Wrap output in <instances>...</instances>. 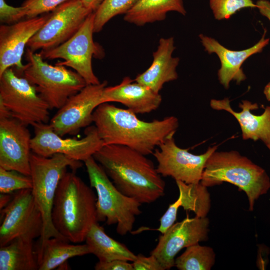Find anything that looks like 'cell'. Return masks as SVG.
<instances>
[{"label":"cell","mask_w":270,"mask_h":270,"mask_svg":"<svg viewBox=\"0 0 270 270\" xmlns=\"http://www.w3.org/2000/svg\"><path fill=\"white\" fill-rule=\"evenodd\" d=\"M136 114L109 102L98 106L93 113V122L104 144L122 146L148 156L174 136L178 128L174 116L146 122Z\"/></svg>","instance_id":"cell-1"},{"label":"cell","mask_w":270,"mask_h":270,"mask_svg":"<svg viewBox=\"0 0 270 270\" xmlns=\"http://www.w3.org/2000/svg\"><path fill=\"white\" fill-rule=\"evenodd\" d=\"M144 155L120 145H104L94 155L116 187L142 204L164 194L165 182L153 162Z\"/></svg>","instance_id":"cell-2"},{"label":"cell","mask_w":270,"mask_h":270,"mask_svg":"<svg viewBox=\"0 0 270 270\" xmlns=\"http://www.w3.org/2000/svg\"><path fill=\"white\" fill-rule=\"evenodd\" d=\"M97 198L74 172L66 171L58 183L52 212L56 231L70 242L80 244L92 226L98 222Z\"/></svg>","instance_id":"cell-3"},{"label":"cell","mask_w":270,"mask_h":270,"mask_svg":"<svg viewBox=\"0 0 270 270\" xmlns=\"http://www.w3.org/2000/svg\"><path fill=\"white\" fill-rule=\"evenodd\" d=\"M228 182L244 191L248 198L249 210L255 202L270 188L266 170L238 151L214 152L205 164L200 182L206 187Z\"/></svg>","instance_id":"cell-4"},{"label":"cell","mask_w":270,"mask_h":270,"mask_svg":"<svg viewBox=\"0 0 270 270\" xmlns=\"http://www.w3.org/2000/svg\"><path fill=\"white\" fill-rule=\"evenodd\" d=\"M84 162L90 184L96 192L98 221L116 224L117 233L125 236L132 230L136 216L142 212V204L120 192L93 156Z\"/></svg>","instance_id":"cell-5"},{"label":"cell","mask_w":270,"mask_h":270,"mask_svg":"<svg viewBox=\"0 0 270 270\" xmlns=\"http://www.w3.org/2000/svg\"><path fill=\"white\" fill-rule=\"evenodd\" d=\"M30 164L32 194L44 221L43 232L37 244H42L52 237L67 240L56 231L52 224L53 202L58 183L67 168H70L72 171L75 172L82 166V164L80 161L72 160L62 154L44 157L32 152Z\"/></svg>","instance_id":"cell-6"},{"label":"cell","mask_w":270,"mask_h":270,"mask_svg":"<svg viewBox=\"0 0 270 270\" xmlns=\"http://www.w3.org/2000/svg\"><path fill=\"white\" fill-rule=\"evenodd\" d=\"M25 56L28 63L22 72L23 77L34 86L50 110L60 108L86 85L76 71L64 66L48 64L40 52L27 48Z\"/></svg>","instance_id":"cell-7"},{"label":"cell","mask_w":270,"mask_h":270,"mask_svg":"<svg viewBox=\"0 0 270 270\" xmlns=\"http://www.w3.org/2000/svg\"><path fill=\"white\" fill-rule=\"evenodd\" d=\"M94 14L90 13L78 30L70 39L60 45L40 52L44 59L62 58L56 64L70 67L78 73L86 84L100 83L92 68V58L104 54V50L93 40Z\"/></svg>","instance_id":"cell-8"},{"label":"cell","mask_w":270,"mask_h":270,"mask_svg":"<svg viewBox=\"0 0 270 270\" xmlns=\"http://www.w3.org/2000/svg\"><path fill=\"white\" fill-rule=\"evenodd\" d=\"M0 102L12 118L28 126L49 120L47 103L34 86L24 77L18 76L9 68L0 76Z\"/></svg>","instance_id":"cell-9"},{"label":"cell","mask_w":270,"mask_h":270,"mask_svg":"<svg viewBox=\"0 0 270 270\" xmlns=\"http://www.w3.org/2000/svg\"><path fill=\"white\" fill-rule=\"evenodd\" d=\"M1 213L3 220L0 226V246L18 238L34 240L41 236L44 221L32 189L16 192Z\"/></svg>","instance_id":"cell-10"},{"label":"cell","mask_w":270,"mask_h":270,"mask_svg":"<svg viewBox=\"0 0 270 270\" xmlns=\"http://www.w3.org/2000/svg\"><path fill=\"white\" fill-rule=\"evenodd\" d=\"M32 126L34 135L31 140L32 152L44 157L60 154L84 162L104 146L94 126H88L85 130L84 137L80 139L63 138L46 123H36Z\"/></svg>","instance_id":"cell-11"},{"label":"cell","mask_w":270,"mask_h":270,"mask_svg":"<svg viewBox=\"0 0 270 270\" xmlns=\"http://www.w3.org/2000/svg\"><path fill=\"white\" fill-rule=\"evenodd\" d=\"M92 12L80 0H70L62 4L48 14L42 27L28 41V48L35 52L60 45L78 30Z\"/></svg>","instance_id":"cell-12"},{"label":"cell","mask_w":270,"mask_h":270,"mask_svg":"<svg viewBox=\"0 0 270 270\" xmlns=\"http://www.w3.org/2000/svg\"><path fill=\"white\" fill-rule=\"evenodd\" d=\"M106 80L96 84H86L70 96L50 122L53 130L60 136L76 135L93 122V113L102 104V95Z\"/></svg>","instance_id":"cell-13"},{"label":"cell","mask_w":270,"mask_h":270,"mask_svg":"<svg viewBox=\"0 0 270 270\" xmlns=\"http://www.w3.org/2000/svg\"><path fill=\"white\" fill-rule=\"evenodd\" d=\"M217 148L218 146H210L204 154H194L178 146L172 136L156 148L152 154L158 162L156 170L162 176L197 184L201 181L206 160Z\"/></svg>","instance_id":"cell-14"},{"label":"cell","mask_w":270,"mask_h":270,"mask_svg":"<svg viewBox=\"0 0 270 270\" xmlns=\"http://www.w3.org/2000/svg\"><path fill=\"white\" fill-rule=\"evenodd\" d=\"M209 225L207 216H188L162 234L150 254L157 258L164 270H170L175 266V257L181 250L208 240Z\"/></svg>","instance_id":"cell-15"},{"label":"cell","mask_w":270,"mask_h":270,"mask_svg":"<svg viewBox=\"0 0 270 270\" xmlns=\"http://www.w3.org/2000/svg\"><path fill=\"white\" fill-rule=\"evenodd\" d=\"M26 126L12 117L0 118V167L30 176L32 138Z\"/></svg>","instance_id":"cell-16"},{"label":"cell","mask_w":270,"mask_h":270,"mask_svg":"<svg viewBox=\"0 0 270 270\" xmlns=\"http://www.w3.org/2000/svg\"><path fill=\"white\" fill-rule=\"evenodd\" d=\"M48 15L26 18L12 24L0 26V76L14 66L22 73V62L25 47L30 40L42 27Z\"/></svg>","instance_id":"cell-17"},{"label":"cell","mask_w":270,"mask_h":270,"mask_svg":"<svg viewBox=\"0 0 270 270\" xmlns=\"http://www.w3.org/2000/svg\"><path fill=\"white\" fill-rule=\"evenodd\" d=\"M265 30L261 38L255 44L248 48L233 50L226 48L216 39L200 34V42L208 54H216L220 62V68L218 72L220 83L226 89H228L231 81L240 84L246 77L242 66L252 56L261 52L270 42V38H266Z\"/></svg>","instance_id":"cell-18"},{"label":"cell","mask_w":270,"mask_h":270,"mask_svg":"<svg viewBox=\"0 0 270 270\" xmlns=\"http://www.w3.org/2000/svg\"><path fill=\"white\" fill-rule=\"evenodd\" d=\"M102 102H118L136 114H142L157 110L162 97L159 92L126 76L119 84L104 88Z\"/></svg>","instance_id":"cell-19"},{"label":"cell","mask_w":270,"mask_h":270,"mask_svg":"<svg viewBox=\"0 0 270 270\" xmlns=\"http://www.w3.org/2000/svg\"><path fill=\"white\" fill-rule=\"evenodd\" d=\"M210 106L214 110H225L236 118L240 126L243 140H260L270 150V106H266L260 115L251 112L259 108L258 104L248 100H242L239 103L238 106L242 109L240 112L232 108L228 98L212 99Z\"/></svg>","instance_id":"cell-20"},{"label":"cell","mask_w":270,"mask_h":270,"mask_svg":"<svg viewBox=\"0 0 270 270\" xmlns=\"http://www.w3.org/2000/svg\"><path fill=\"white\" fill-rule=\"evenodd\" d=\"M175 49L173 37L160 38L157 49L152 54L151 65L134 80L160 92L164 84L178 78L176 68L180 58L172 56Z\"/></svg>","instance_id":"cell-21"},{"label":"cell","mask_w":270,"mask_h":270,"mask_svg":"<svg viewBox=\"0 0 270 270\" xmlns=\"http://www.w3.org/2000/svg\"><path fill=\"white\" fill-rule=\"evenodd\" d=\"M70 242L52 237L34 246L38 270H52L62 266L68 259L90 254L88 245L70 244Z\"/></svg>","instance_id":"cell-22"},{"label":"cell","mask_w":270,"mask_h":270,"mask_svg":"<svg viewBox=\"0 0 270 270\" xmlns=\"http://www.w3.org/2000/svg\"><path fill=\"white\" fill-rule=\"evenodd\" d=\"M176 12L185 16L186 12L183 0H139L124 14V20L138 26L164 20L166 14Z\"/></svg>","instance_id":"cell-23"},{"label":"cell","mask_w":270,"mask_h":270,"mask_svg":"<svg viewBox=\"0 0 270 270\" xmlns=\"http://www.w3.org/2000/svg\"><path fill=\"white\" fill-rule=\"evenodd\" d=\"M85 241L90 254L95 255L98 261L108 262L120 260L133 262L136 258L137 256L124 244L108 236L98 222L92 226Z\"/></svg>","instance_id":"cell-24"},{"label":"cell","mask_w":270,"mask_h":270,"mask_svg":"<svg viewBox=\"0 0 270 270\" xmlns=\"http://www.w3.org/2000/svg\"><path fill=\"white\" fill-rule=\"evenodd\" d=\"M0 270H38L33 240L18 238L0 246Z\"/></svg>","instance_id":"cell-25"},{"label":"cell","mask_w":270,"mask_h":270,"mask_svg":"<svg viewBox=\"0 0 270 270\" xmlns=\"http://www.w3.org/2000/svg\"><path fill=\"white\" fill-rule=\"evenodd\" d=\"M176 182L179 190L181 206L186 210L192 211L196 216L206 217L211 206L208 187L200 182L189 184L180 180Z\"/></svg>","instance_id":"cell-26"},{"label":"cell","mask_w":270,"mask_h":270,"mask_svg":"<svg viewBox=\"0 0 270 270\" xmlns=\"http://www.w3.org/2000/svg\"><path fill=\"white\" fill-rule=\"evenodd\" d=\"M216 262L212 248L196 244L186 248L175 259V266L180 270H210Z\"/></svg>","instance_id":"cell-27"},{"label":"cell","mask_w":270,"mask_h":270,"mask_svg":"<svg viewBox=\"0 0 270 270\" xmlns=\"http://www.w3.org/2000/svg\"><path fill=\"white\" fill-rule=\"evenodd\" d=\"M139 0H104L98 9L94 12V32L102 30L104 26L113 17L126 14Z\"/></svg>","instance_id":"cell-28"},{"label":"cell","mask_w":270,"mask_h":270,"mask_svg":"<svg viewBox=\"0 0 270 270\" xmlns=\"http://www.w3.org/2000/svg\"><path fill=\"white\" fill-rule=\"evenodd\" d=\"M210 8L216 20H228L240 10L258 8L252 0H209Z\"/></svg>","instance_id":"cell-29"},{"label":"cell","mask_w":270,"mask_h":270,"mask_svg":"<svg viewBox=\"0 0 270 270\" xmlns=\"http://www.w3.org/2000/svg\"><path fill=\"white\" fill-rule=\"evenodd\" d=\"M32 181L30 176L0 167V194H11L22 190L32 189Z\"/></svg>","instance_id":"cell-30"},{"label":"cell","mask_w":270,"mask_h":270,"mask_svg":"<svg viewBox=\"0 0 270 270\" xmlns=\"http://www.w3.org/2000/svg\"><path fill=\"white\" fill-rule=\"evenodd\" d=\"M69 0H26L22 6L28 9L26 18H30L53 11L59 6Z\"/></svg>","instance_id":"cell-31"},{"label":"cell","mask_w":270,"mask_h":270,"mask_svg":"<svg viewBox=\"0 0 270 270\" xmlns=\"http://www.w3.org/2000/svg\"><path fill=\"white\" fill-rule=\"evenodd\" d=\"M27 8L22 6L14 7L8 4L5 0H0V22L2 24H12L26 18Z\"/></svg>","instance_id":"cell-32"},{"label":"cell","mask_w":270,"mask_h":270,"mask_svg":"<svg viewBox=\"0 0 270 270\" xmlns=\"http://www.w3.org/2000/svg\"><path fill=\"white\" fill-rule=\"evenodd\" d=\"M180 206L181 202L178 197L176 201L169 205L165 213L160 218V225L156 230L162 234L172 226L176 220L178 210Z\"/></svg>","instance_id":"cell-33"},{"label":"cell","mask_w":270,"mask_h":270,"mask_svg":"<svg viewBox=\"0 0 270 270\" xmlns=\"http://www.w3.org/2000/svg\"><path fill=\"white\" fill-rule=\"evenodd\" d=\"M132 266L134 270H164L157 258L151 254L148 257L142 254L137 255Z\"/></svg>","instance_id":"cell-34"},{"label":"cell","mask_w":270,"mask_h":270,"mask_svg":"<svg viewBox=\"0 0 270 270\" xmlns=\"http://www.w3.org/2000/svg\"><path fill=\"white\" fill-rule=\"evenodd\" d=\"M94 268L96 270H134L132 264L120 260L108 262L98 261Z\"/></svg>","instance_id":"cell-35"},{"label":"cell","mask_w":270,"mask_h":270,"mask_svg":"<svg viewBox=\"0 0 270 270\" xmlns=\"http://www.w3.org/2000/svg\"><path fill=\"white\" fill-rule=\"evenodd\" d=\"M260 13L266 18L270 22V1L258 0L256 3Z\"/></svg>","instance_id":"cell-36"},{"label":"cell","mask_w":270,"mask_h":270,"mask_svg":"<svg viewBox=\"0 0 270 270\" xmlns=\"http://www.w3.org/2000/svg\"><path fill=\"white\" fill-rule=\"evenodd\" d=\"M84 6L89 11L95 12L104 0H80Z\"/></svg>","instance_id":"cell-37"},{"label":"cell","mask_w":270,"mask_h":270,"mask_svg":"<svg viewBox=\"0 0 270 270\" xmlns=\"http://www.w3.org/2000/svg\"><path fill=\"white\" fill-rule=\"evenodd\" d=\"M12 117L10 112L6 106L0 102V118Z\"/></svg>","instance_id":"cell-38"},{"label":"cell","mask_w":270,"mask_h":270,"mask_svg":"<svg viewBox=\"0 0 270 270\" xmlns=\"http://www.w3.org/2000/svg\"><path fill=\"white\" fill-rule=\"evenodd\" d=\"M264 94L268 101H270V82H269L264 89Z\"/></svg>","instance_id":"cell-39"}]
</instances>
